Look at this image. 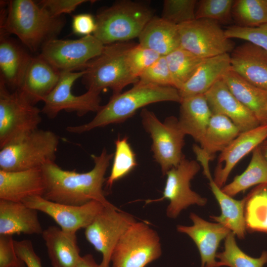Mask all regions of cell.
Wrapping results in <instances>:
<instances>
[{"instance_id":"6da1fadb","label":"cell","mask_w":267,"mask_h":267,"mask_svg":"<svg viewBox=\"0 0 267 267\" xmlns=\"http://www.w3.org/2000/svg\"><path fill=\"white\" fill-rule=\"evenodd\" d=\"M113 157L105 148L99 155H91L94 167L85 173L64 170L55 162L44 164L41 168L45 183L43 197L69 205L81 206L96 201L104 207L114 206L106 198L103 189L105 175Z\"/></svg>"},{"instance_id":"7a4b0ae2","label":"cell","mask_w":267,"mask_h":267,"mask_svg":"<svg viewBox=\"0 0 267 267\" xmlns=\"http://www.w3.org/2000/svg\"><path fill=\"white\" fill-rule=\"evenodd\" d=\"M0 34L16 36L30 50L41 49L47 41L60 33L64 21L55 17L32 0H12L2 15Z\"/></svg>"},{"instance_id":"3957f363","label":"cell","mask_w":267,"mask_h":267,"mask_svg":"<svg viewBox=\"0 0 267 267\" xmlns=\"http://www.w3.org/2000/svg\"><path fill=\"white\" fill-rule=\"evenodd\" d=\"M181 101L178 90L174 87L159 86L138 81L130 89L113 95L90 122L68 126L66 130L71 133L82 134L96 128L124 122L138 109L152 103L164 101L180 103Z\"/></svg>"},{"instance_id":"277c9868","label":"cell","mask_w":267,"mask_h":267,"mask_svg":"<svg viewBox=\"0 0 267 267\" xmlns=\"http://www.w3.org/2000/svg\"><path fill=\"white\" fill-rule=\"evenodd\" d=\"M134 44L123 42L105 45L101 53L85 69L82 83L87 90L101 92L109 88L115 95L129 84H135L138 79L133 74L128 61L129 51Z\"/></svg>"},{"instance_id":"5b68a950","label":"cell","mask_w":267,"mask_h":267,"mask_svg":"<svg viewBox=\"0 0 267 267\" xmlns=\"http://www.w3.org/2000/svg\"><path fill=\"white\" fill-rule=\"evenodd\" d=\"M151 9L140 2L118 1L100 11L93 35L104 45L138 38L153 17Z\"/></svg>"},{"instance_id":"8992f818","label":"cell","mask_w":267,"mask_h":267,"mask_svg":"<svg viewBox=\"0 0 267 267\" xmlns=\"http://www.w3.org/2000/svg\"><path fill=\"white\" fill-rule=\"evenodd\" d=\"M59 141L49 130L37 129L21 136L0 148V170H27L54 162Z\"/></svg>"},{"instance_id":"52a82bcc","label":"cell","mask_w":267,"mask_h":267,"mask_svg":"<svg viewBox=\"0 0 267 267\" xmlns=\"http://www.w3.org/2000/svg\"><path fill=\"white\" fill-rule=\"evenodd\" d=\"M0 79V148L37 129L42 122L39 108L18 89L10 92Z\"/></svg>"},{"instance_id":"ba28073f","label":"cell","mask_w":267,"mask_h":267,"mask_svg":"<svg viewBox=\"0 0 267 267\" xmlns=\"http://www.w3.org/2000/svg\"><path fill=\"white\" fill-rule=\"evenodd\" d=\"M157 232L144 222H135L122 235L111 257V267H145L162 255Z\"/></svg>"},{"instance_id":"9c48e42d","label":"cell","mask_w":267,"mask_h":267,"mask_svg":"<svg viewBox=\"0 0 267 267\" xmlns=\"http://www.w3.org/2000/svg\"><path fill=\"white\" fill-rule=\"evenodd\" d=\"M140 116L143 127L152 139L154 158L160 165L162 174L166 175L184 158L182 150L185 134L178 119L174 116L167 117L162 122L146 108L141 110Z\"/></svg>"},{"instance_id":"30bf717a","label":"cell","mask_w":267,"mask_h":267,"mask_svg":"<svg viewBox=\"0 0 267 267\" xmlns=\"http://www.w3.org/2000/svg\"><path fill=\"white\" fill-rule=\"evenodd\" d=\"M104 45L93 35L76 40L55 38L42 46L40 55L60 72H76L85 70Z\"/></svg>"},{"instance_id":"8fae6325","label":"cell","mask_w":267,"mask_h":267,"mask_svg":"<svg viewBox=\"0 0 267 267\" xmlns=\"http://www.w3.org/2000/svg\"><path fill=\"white\" fill-rule=\"evenodd\" d=\"M180 47L203 58L229 53L234 48L218 23L199 19L178 25Z\"/></svg>"},{"instance_id":"7c38bea8","label":"cell","mask_w":267,"mask_h":267,"mask_svg":"<svg viewBox=\"0 0 267 267\" xmlns=\"http://www.w3.org/2000/svg\"><path fill=\"white\" fill-rule=\"evenodd\" d=\"M200 163L184 158L176 167L166 174L167 178L161 198L147 200L146 204L168 199L170 203L166 209L167 216L177 218L181 212L191 205L205 206L207 199L202 197L190 187V181L199 172Z\"/></svg>"},{"instance_id":"4fadbf2b","label":"cell","mask_w":267,"mask_h":267,"mask_svg":"<svg viewBox=\"0 0 267 267\" xmlns=\"http://www.w3.org/2000/svg\"><path fill=\"white\" fill-rule=\"evenodd\" d=\"M135 222L115 206L104 207L85 229L87 240L102 254L101 267H110L112 252L122 235Z\"/></svg>"},{"instance_id":"5bb4252c","label":"cell","mask_w":267,"mask_h":267,"mask_svg":"<svg viewBox=\"0 0 267 267\" xmlns=\"http://www.w3.org/2000/svg\"><path fill=\"white\" fill-rule=\"evenodd\" d=\"M86 70L61 72L56 86L44 100L42 112L50 119L54 118L62 110L75 112L82 116L90 112H97L101 107L100 92L87 90L80 95H74L72 87L74 82L82 78Z\"/></svg>"},{"instance_id":"9a60e30c","label":"cell","mask_w":267,"mask_h":267,"mask_svg":"<svg viewBox=\"0 0 267 267\" xmlns=\"http://www.w3.org/2000/svg\"><path fill=\"white\" fill-rule=\"evenodd\" d=\"M22 203L47 215L62 230L71 233H76L79 229L87 227L104 207L96 201L81 206L63 204L48 200L42 196L28 197Z\"/></svg>"},{"instance_id":"2e32d148","label":"cell","mask_w":267,"mask_h":267,"mask_svg":"<svg viewBox=\"0 0 267 267\" xmlns=\"http://www.w3.org/2000/svg\"><path fill=\"white\" fill-rule=\"evenodd\" d=\"M189 218L191 225H178V232L187 235L194 242L199 252L200 267H219L217 250L221 242L231 232L218 222L205 220L194 213Z\"/></svg>"},{"instance_id":"e0dca14e","label":"cell","mask_w":267,"mask_h":267,"mask_svg":"<svg viewBox=\"0 0 267 267\" xmlns=\"http://www.w3.org/2000/svg\"><path fill=\"white\" fill-rule=\"evenodd\" d=\"M204 95L213 114L226 117L241 133L261 125L255 114L235 97L222 79L215 84Z\"/></svg>"},{"instance_id":"ac0fdd59","label":"cell","mask_w":267,"mask_h":267,"mask_svg":"<svg viewBox=\"0 0 267 267\" xmlns=\"http://www.w3.org/2000/svg\"><path fill=\"white\" fill-rule=\"evenodd\" d=\"M266 139L267 124L240 133L219 156L213 178L218 186L222 187L236 164Z\"/></svg>"},{"instance_id":"d6986e66","label":"cell","mask_w":267,"mask_h":267,"mask_svg":"<svg viewBox=\"0 0 267 267\" xmlns=\"http://www.w3.org/2000/svg\"><path fill=\"white\" fill-rule=\"evenodd\" d=\"M231 69L254 86L267 91V51L246 42L230 55Z\"/></svg>"},{"instance_id":"ffe728a7","label":"cell","mask_w":267,"mask_h":267,"mask_svg":"<svg viewBox=\"0 0 267 267\" xmlns=\"http://www.w3.org/2000/svg\"><path fill=\"white\" fill-rule=\"evenodd\" d=\"M45 183L41 168L17 171L0 170V200L17 202L44 194Z\"/></svg>"},{"instance_id":"44dd1931","label":"cell","mask_w":267,"mask_h":267,"mask_svg":"<svg viewBox=\"0 0 267 267\" xmlns=\"http://www.w3.org/2000/svg\"><path fill=\"white\" fill-rule=\"evenodd\" d=\"M61 72L40 54L32 57L19 90L33 104L44 101L58 83Z\"/></svg>"},{"instance_id":"7402d4cb","label":"cell","mask_w":267,"mask_h":267,"mask_svg":"<svg viewBox=\"0 0 267 267\" xmlns=\"http://www.w3.org/2000/svg\"><path fill=\"white\" fill-rule=\"evenodd\" d=\"M38 211L22 202L0 200V235L42 234Z\"/></svg>"},{"instance_id":"603a6c76","label":"cell","mask_w":267,"mask_h":267,"mask_svg":"<svg viewBox=\"0 0 267 267\" xmlns=\"http://www.w3.org/2000/svg\"><path fill=\"white\" fill-rule=\"evenodd\" d=\"M231 69L229 53L206 58L178 90L182 99L204 94Z\"/></svg>"},{"instance_id":"cb8c5ba5","label":"cell","mask_w":267,"mask_h":267,"mask_svg":"<svg viewBox=\"0 0 267 267\" xmlns=\"http://www.w3.org/2000/svg\"><path fill=\"white\" fill-rule=\"evenodd\" d=\"M0 34V78L7 87L19 89L32 57L13 40Z\"/></svg>"},{"instance_id":"d4e9b609","label":"cell","mask_w":267,"mask_h":267,"mask_svg":"<svg viewBox=\"0 0 267 267\" xmlns=\"http://www.w3.org/2000/svg\"><path fill=\"white\" fill-rule=\"evenodd\" d=\"M42 235L52 267H76L81 256L76 233L51 225Z\"/></svg>"},{"instance_id":"484cf974","label":"cell","mask_w":267,"mask_h":267,"mask_svg":"<svg viewBox=\"0 0 267 267\" xmlns=\"http://www.w3.org/2000/svg\"><path fill=\"white\" fill-rule=\"evenodd\" d=\"M139 44L166 56L180 47L178 25L163 18L153 17L139 37Z\"/></svg>"},{"instance_id":"4316f807","label":"cell","mask_w":267,"mask_h":267,"mask_svg":"<svg viewBox=\"0 0 267 267\" xmlns=\"http://www.w3.org/2000/svg\"><path fill=\"white\" fill-rule=\"evenodd\" d=\"M179 125L185 135L200 143L213 113L204 94L185 98L180 103Z\"/></svg>"},{"instance_id":"83f0119b","label":"cell","mask_w":267,"mask_h":267,"mask_svg":"<svg viewBox=\"0 0 267 267\" xmlns=\"http://www.w3.org/2000/svg\"><path fill=\"white\" fill-rule=\"evenodd\" d=\"M210 189L221 209L220 216H211L210 218L220 223L233 233L240 239L246 234L244 218V199L236 200L224 192L218 186L212 175L207 178Z\"/></svg>"},{"instance_id":"f1b7e54d","label":"cell","mask_w":267,"mask_h":267,"mask_svg":"<svg viewBox=\"0 0 267 267\" xmlns=\"http://www.w3.org/2000/svg\"><path fill=\"white\" fill-rule=\"evenodd\" d=\"M235 97L256 116L261 125L267 124V91L251 84L230 69L222 78Z\"/></svg>"},{"instance_id":"f546056e","label":"cell","mask_w":267,"mask_h":267,"mask_svg":"<svg viewBox=\"0 0 267 267\" xmlns=\"http://www.w3.org/2000/svg\"><path fill=\"white\" fill-rule=\"evenodd\" d=\"M240 133L239 129L226 117L213 114L199 143L200 150L211 161L216 153L222 152Z\"/></svg>"},{"instance_id":"4dcf8cb0","label":"cell","mask_w":267,"mask_h":267,"mask_svg":"<svg viewBox=\"0 0 267 267\" xmlns=\"http://www.w3.org/2000/svg\"><path fill=\"white\" fill-rule=\"evenodd\" d=\"M262 184H267V160L258 146L252 151L250 162L245 170L221 189L233 197L253 186Z\"/></svg>"},{"instance_id":"1f68e13d","label":"cell","mask_w":267,"mask_h":267,"mask_svg":"<svg viewBox=\"0 0 267 267\" xmlns=\"http://www.w3.org/2000/svg\"><path fill=\"white\" fill-rule=\"evenodd\" d=\"M244 199L246 230L267 234V184L255 186Z\"/></svg>"},{"instance_id":"d6a6232c","label":"cell","mask_w":267,"mask_h":267,"mask_svg":"<svg viewBox=\"0 0 267 267\" xmlns=\"http://www.w3.org/2000/svg\"><path fill=\"white\" fill-rule=\"evenodd\" d=\"M174 87L179 90L192 76L205 59L181 47L165 56Z\"/></svg>"},{"instance_id":"836d02e7","label":"cell","mask_w":267,"mask_h":267,"mask_svg":"<svg viewBox=\"0 0 267 267\" xmlns=\"http://www.w3.org/2000/svg\"><path fill=\"white\" fill-rule=\"evenodd\" d=\"M224 240L223 250L216 257L219 267H264L267 263V251H264L258 258L247 255L239 247L232 232Z\"/></svg>"},{"instance_id":"e575fe53","label":"cell","mask_w":267,"mask_h":267,"mask_svg":"<svg viewBox=\"0 0 267 267\" xmlns=\"http://www.w3.org/2000/svg\"><path fill=\"white\" fill-rule=\"evenodd\" d=\"M232 18L242 27L254 28L267 23V0H236Z\"/></svg>"},{"instance_id":"d590c367","label":"cell","mask_w":267,"mask_h":267,"mask_svg":"<svg viewBox=\"0 0 267 267\" xmlns=\"http://www.w3.org/2000/svg\"><path fill=\"white\" fill-rule=\"evenodd\" d=\"M115 150L110 174L106 185L111 188L117 181L131 173L137 165L135 154L126 136L118 137L115 141Z\"/></svg>"},{"instance_id":"8d00e7d4","label":"cell","mask_w":267,"mask_h":267,"mask_svg":"<svg viewBox=\"0 0 267 267\" xmlns=\"http://www.w3.org/2000/svg\"><path fill=\"white\" fill-rule=\"evenodd\" d=\"M234 0H201L197 3L195 18L207 19L225 23L232 19L231 10Z\"/></svg>"},{"instance_id":"74e56055","label":"cell","mask_w":267,"mask_h":267,"mask_svg":"<svg viewBox=\"0 0 267 267\" xmlns=\"http://www.w3.org/2000/svg\"><path fill=\"white\" fill-rule=\"evenodd\" d=\"M196 0H165L161 17L177 25L195 20Z\"/></svg>"},{"instance_id":"f35d334b","label":"cell","mask_w":267,"mask_h":267,"mask_svg":"<svg viewBox=\"0 0 267 267\" xmlns=\"http://www.w3.org/2000/svg\"><path fill=\"white\" fill-rule=\"evenodd\" d=\"M161 56L155 51L139 44H134L129 51L128 61L131 70L139 80V76Z\"/></svg>"},{"instance_id":"ab89813d","label":"cell","mask_w":267,"mask_h":267,"mask_svg":"<svg viewBox=\"0 0 267 267\" xmlns=\"http://www.w3.org/2000/svg\"><path fill=\"white\" fill-rule=\"evenodd\" d=\"M138 81L159 86L174 87L165 56H160L145 70L139 76Z\"/></svg>"},{"instance_id":"60d3db41","label":"cell","mask_w":267,"mask_h":267,"mask_svg":"<svg viewBox=\"0 0 267 267\" xmlns=\"http://www.w3.org/2000/svg\"><path fill=\"white\" fill-rule=\"evenodd\" d=\"M229 39H242L258 45L267 51V23L257 27L247 28L234 25L224 30Z\"/></svg>"},{"instance_id":"b9f144b4","label":"cell","mask_w":267,"mask_h":267,"mask_svg":"<svg viewBox=\"0 0 267 267\" xmlns=\"http://www.w3.org/2000/svg\"><path fill=\"white\" fill-rule=\"evenodd\" d=\"M12 235H0V267H26L17 256Z\"/></svg>"},{"instance_id":"7bdbcfd3","label":"cell","mask_w":267,"mask_h":267,"mask_svg":"<svg viewBox=\"0 0 267 267\" xmlns=\"http://www.w3.org/2000/svg\"><path fill=\"white\" fill-rule=\"evenodd\" d=\"M86 0H44L38 3L45 8L52 16L60 17L62 14L70 13Z\"/></svg>"},{"instance_id":"ee69618b","label":"cell","mask_w":267,"mask_h":267,"mask_svg":"<svg viewBox=\"0 0 267 267\" xmlns=\"http://www.w3.org/2000/svg\"><path fill=\"white\" fill-rule=\"evenodd\" d=\"M14 245L17 256L26 267H42L41 259L36 254L31 240H14Z\"/></svg>"},{"instance_id":"f6af8a7d","label":"cell","mask_w":267,"mask_h":267,"mask_svg":"<svg viewBox=\"0 0 267 267\" xmlns=\"http://www.w3.org/2000/svg\"><path fill=\"white\" fill-rule=\"evenodd\" d=\"M73 32L84 36L91 35L96 29L95 19L89 13H81L73 16Z\"/></svg>"},{"instance_id":"bcb514c9","label":"cell","mask_w":267,"mask_h":267,"mask_svg":"<svg viewBox=\"0 0 267 267\" xmlns=\"http://www.w3.org/2000/svg\"><path fill=\"white\" fill-rule=\"evenodd\" d=\"M76 267H101L95 261L91 254H88L81 256Z\"/></svg>"},{"instance_id":"7dc6e473","label":"cell","mask_w":267,"mask_h":267,"mask_svg":"<svg viewBox=\"0 0 267 267\" xmlns=\"http://www.w3.org/2000/svg\"><path fill=\"white\" fill-rule=\"evenodd\" d=\"M261 151L267 160V139L259 146Z\"/></svg>"},{"instance_id":"c3c4849f","label":"cell","mask_w":267,"mask_h":267,"mask_svg":"<svg viewBox=\"0 0 267 267\" xmlns=\"http://www.w3.org/2000/svg\"><path fill=\"white\" fill-rule=\"evenodd\" d=\"M266 113L267 115V104L266 105Z\"/></svg>"}]
</instances>
